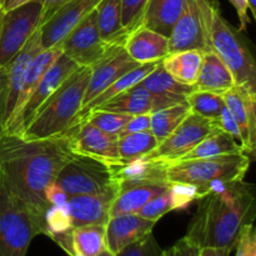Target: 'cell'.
<instances>
[{
	"instance_id": "obj_1",
	"label": "cell",
	"mask_w": 256,
	"mask_h": 256,
	"mask_svg": "<svg viewBox=\"0 0 256 256\" xmlns=\"http://www.w3.org/2000/svg\"><path fill=\"white\" fill-rule=\"evenodd\" d=\"M72 154L65 134L40 140L0 134V182L44 222L45 188Z\"/></svg>"
},
{
	"instance_id": "obj_2",
	"label": "cell",
	"mask_w": 256,
	"mask_h": 256,
	"mask_svg": "<svg viewBox=\"0 0 256 256\" xmlns=\"http://www.w3.org/2000/svg\"><path fill=\"white\" fill-rule=\"evenodd\" d=\"M202 196L185 236L202 249H234L242 228L252 222V186L244 180H214L202 190Z\"/></svg>"
},
{
	"instance_id": "obj_3",
	"label": "cell",
	"mask_w": 256,
	"mask_h": 256,
	"mask_svg": "<svg viewBox=\"0 0 256 256\" xmlns=\"http://www.w3.org/2000/svg\"><path fill=\"white\" fill-rule=\"evenodd\" d=\"M90 66H79L42 102L20 138L25 140L49 139L72 126L80 112L90 79Z\"/></svg>"
},
{
	"instance_id": "obj_4",
	"label": "cell",
	"mask_w": 256,
	"mask_h": 256,
	"mask_svg": "<svg viewBox=\"0 0 256 256\" xmlns=\"http://www.w3.org/2000/svg\"><path fill=\"white\" fill-rule=\"evenodd\" d=\"M40 234H45L44 222L0 182V256H26Z\"/></svg>"
},
{
	"instance_id": "obj_5",
	"label": "cell",
	"mask_w": 256,
	"mask_h": 256,
	"mask_svg": "<svg viewBox=\"0 0 256 256\" xmlns=\"http://www.w3.org/2000/svg\"><path fill=\"white\" fill-rule=\"evenodd\" d=\"M168 182H188L202 190L214 180L242 182L250 166V156L245 152L222 155L208 159L162 162Z\"/></svg>"
},
{
	"instance_id": "obj_6",
	"label": "cell",
	"mask_w": 256,
	"mask_h": 256,
	"mask_svg": "<svg viewBox=\"0 0 256 256\" xmlns=\"http://www.w3.org/2000/svg\"><path fill=\"white\" fill-rule=\"evenodd\" d=\"M209 40L212 52H216L234 76L235 85L256 92V66L252 52L225 22L219 9L212 4L209 14Z\"/></svg>"
},
{
	"instance_id": "obj_7",
	"label": "cell",
	"mask_w": 256,
	"mask_h": 256,
	"mask_svg": "<svg viewBox=\"0 0 256 256\" xmlns=\"http://www.w3.org/2000/svg\"><path fill=\"white\" fill-rule=\"evenodd\" d=\"M116 165L95 158L72 154L58 172L55 182L69 196L98 194L120 186Z\"/></svg>"
},
{
	"instance_id": "obj_8",
	"label": "cell",
	"mask_w": 256,
	"mask_h": 256,
	"mask_svg": "<svg viewBox=\"0 0 256 256\" xmlns=\"http://www.w3.org/2000/svg\"><path fill=\"white\" fill-rule=\"evenodd\" d=\"M42 0L0 12V66H5L42 24Z\"/></svg>"
},
{
	"instance_id": "obj_9",
	"label": "cell",
	"mask_w": 256,
	"mask_h": 256,
	"mask_svg": "<svg viewBox=\"0 0 256 256\" xmlns=\"http://www.w3.org/2000/svg\"><path fill=\"white\" fill-rule=\"evenodd\" d=\"M212 4L209 0H185L182 14L168 38L169 52L182 50H212L208 29Z\"/></svg>"
},
{
	"instance_id": "obj_10",
	"label": "cell",
	"mask_w": 256,
	"mask_h": 256,
	"mask_svg": "<svg viewBox=\"0 0 256 256\" xmlns=\"http://www.w3.org/2000/svg\"><path fill=\"white\" fill-rule=\"evenodd\" d=\"M216 128L214 120L190 112L184 120L152 152L144 156L155 162H172L194 149Z\"/></svg>"
},
{
	"instance_id": "obj_11",
	"label": "cell",
	"mask_w": 256,
	"mask_h": 256,
	"mask_svg": "<svg viewBox=\"0 0 256 256\" xmlns=\"http://www.w3.org/2000/svg\"><path fill=\"white\" fill-rule=\"evenodd\" d=\"M79 68V65L72 62L66 55H59L56 60L50 65L49 69L44 72L42 79L38 82L36 88L32 90V95L26 100L24 106L20 109V112L12 118L9 124L4 128L2 134H14L22 135L25 128L32 119L36 110L42 105V102L59 88V85L69 76L70 74L75 72Z\"/></svg>"
},
{
	"instance_id": "obj_12",
	"label": "cell",
	"mask_w": 256,
	"mask_h": 256,
	"mask_svg": "<svg viewBox=\"0 0 256 256\" xmlns=\"http://www.w3.org/2000/svg\"><path fill=\"white\" fill-rule=\"evenodd\" d=\"M112 46L114 45L105 42L100 36L95 9L74 29L70 30L58 45L62 54L70 58L79 66L90 68L99 62Z\"/></svg>"
},
{
	"instance_id": "obj_13",
	"label": "cell",
	"mask_w": 256,
	"mask_h": 256,
	"mask_svg": "<svg viewBox=\"0 0 256 256\" xmlns=\"http://www.w3.org/2000/svg\"><path fill=\"white\" fill-rule=\"evenodd\" d=\"M62 134L66 135L74 154L95 158L109 164H122L116 135L108 134L85 120L74 122Z\"/></svg>"
},
{
	"instance_id": "obj_14",
	"label": "cell",
	"mask_w": 256,
	"mask_h": 256,
	"mask_svg": "<svg viewBox=\"0 0 256 256\" xmlns=\"http://www.w3.org/2000/svg\"><path fill=\"white\" fill-rule=\"evenodd\" d=\"M99 2L100 0H69L62 5L50 19L39 26L42 49L56 48L68 32L88 16Z\"/></svg>"
},
{
	"instance_id": "obj_15",
	"label": "cell",
	"mask_w": 256,
	"mask_h": 256,
	"mask_svg": "<svg viewBox=\"0 0 256 256\" xmlns=\"http://www.w3.org/2000/svg\"><path fill=\"white\" fill-rule=\"evenodd\" d=\"M138 65L139 64L128 55L122 45H114L99 62L92 66L90 79L85 90L82 108L96 98L100 92H104L115 80L136 68Z\"/></svg>"
},
{
	"instance_id": "obj_16",
	"label": "cell",
	"mask_w": 256,
	"mask_h": 256,
	"mask_svg": "<svg viewBox=\"0 0 256 256\" xmlns=\"http://www.w3.org/2000/svg\"><path fill=\"white\" fill-rule=\"evenodd\" d=\"M225 106L236 122L242 134V149L246 154L254 152L256 142V92L234 85L222 94Z\"/></svg>"
},
{
	"instance_id": "obj_17",
	"label": "cell",
	"mask_w": 256,
	"mask_h": 256,
	"mask_svg": "<svg viewBox=\"0 0 256 256\" xmlns=\"http://www.w3.org/2000/svg\"><path fill=\"white\" fill-rule=\"evenodd\" d=\"M119 188H112L98 194L69 196L68 212L72 228L84 225H106L110 219V208L116 198Z\"/></svg>"
},
{
	"instance_id": "obj_18",
	"label": "cell",
	"mask_w": 256,
	"mask_h": 256,
	"mask_svg": "<svg viewBox=\"0 0 256 256\" xmlns=\"http://www.w3.org/2000/svg\"><path fill=\"white\" fill-rule=\"evenodd\" d=\"M156 222L144 219L138 214H122L112 216L105 225L106 249L116 254L128 245L152 232Z\"/></svg>"
},
{
	"instance_id": "obj_19",
	"label": "cell",
	"mask_w": 256,
	"mask_h": 256,
	"mask_svg": "<svg viewBox=\"0 0 256 256\" xmlns=\"http://www.w3.org/2000/svg\"><path fill=\"white\" fill-rule=\"evenodd\" d=\"M142 86L152 94L154 110L164 109L172 105L186 102V98L195 90L194 85H188L175 80L162 68V60L150 74L140 82Z\"/></svg>"
},
{
	"instance_id": "obj_20",
	"label": "cell",
	"mask_w": 256,
	"mask_h": 256,
	"mask_svg": "<svg viewBox=\"0 0 256 256\" xmlns=\"http://www.w3.org/2000/svg\"><path fill=\"white\" fill-rule=\"evenodd\" d=\"M42 49V42H40L39 29L30 36L26 44L22 46V49L5 65L8 74V96H6V106H5V116L2 129L12 118L14 112L15 105H16L18 98H19L20 89H22V79H24L25 72L29 66L30 62L39 54Z\"/></svg>"
},
{
	"instance_id": "obj_21",
	"label": "cell",
	"mask_w": 256,
	"mask_h": 256,
	"mask_svg": "<svg viewBox=\"0 0 256 256\" xmlns=\"http://www.w3.org/2000/svg\"><path fill=\"white\" fill-rule=\"evenodd\" d=\"M169 189L168 182H140L120 184L116 198L110 208V218L122 214H136L146 202Z\"/></svg>"
},
{
	"instance_id": "obj_22",
	"label": "cell",
	"mask_w": 256,
	"mask_h": 256,
	"mask_svg": "<svg viewBox=\"0 0 256 256\" xmlns=\"http://www.w3.org/2000/svg\"><path fill=\"white\" fill-rule=\"evenodd\" d=\"M122 48L138 64L159 62L169 52V39L154 30L139 26L125 38Z\"/></svg>"
},
{
	"instance_id": "obj_23",
	"label": "cell",
	"mask_w": 256,
	"mask_h": 256,
	"mask_svg": "<svg viewBox=\"0 0 256 256\" xmlns=\"http://www.w3.org/2000/svg\"><path fill=\"white\" fill-rule=\"evenodd\" d=\"M234 85V76L219 55L212 50L205 52L196 82L194 84L195 89L222 95Z\"/></svg>"
},
{
	"instance_id": "obj_24",
	"label": "cell",
	"mask_w": 256,
	"mask_h": 256,
	"mask_svg": "<svg viewBox=\"0 0 256 256\" xmlns=\"http://www.w3.org/2000/svg\"><path fill=\"white\" fill-rule=\"evenodd\" d=\"M185 0H148L140 26L169 38L172 26L182 14Z\"/></svg>"
},
{
	"instance_id": "obj_25",
	"label": "cell",
	"mask_w": 256,
	"mask_h": 256,
	"mask_svg": "<svg viewBox=\"0 0 256 256\" xmlns=\"http://www.w3.org/2000/svg\"><path fill=\"white\" fill-rule=\"evenodd\" d=\"M95 110H106V112H120L132 116L139 114H152L154 110V102H152V94L139 82L135 86L129 88L112 99L108 100Z\"/></svg>"
},
{
	"instance_id": "obj_26",
	"label": "cell",
	"mask_w": 256,
	"mask_h": 256,
	"mask_svg": "<svg viewBox=\"0 0 256 256\" xmlns=\"http://www.w3.org/2000/svg\"><path fill=\"white\" fill-rule=\"evenodd\" d=\"M245 152L242 145L224 130L215 128L209 135L204 138L194 149L190 150L188 154L178 159L176 162L182 160H195V159H208V158L222 156V155L240 154ZM246 154V152H245Z\"/></svg>"
},
{
	"instance_id": "obj_27",
	"label": "cell",
	"mask_w": 256,
	"mask_h": 256,
	"mask_svg": "<svg viewBox=\"0 0 256 256\" xmlns=\"http://www.w3.org/2000/svg\"><path fill=\"white\" fill-rule=\"evenodd\" d=\"M202 50H182V52H169L162 59V65L175 80L188 85H194L202 66Z\"/></svg>"
},
{
	"instance_id": "obj_28",
	"label": "cell",
	"mask_w": 256,
	"mask_h": 256,
	"mask_svg": "<svg viewBox=\"0 0 256 256\" xmlns=\"http://www.w3.org/2000/svg\"><path fill=\"white\" fill-rule=\"evenodd\" d=\"M159 62L139 64L136 68H134V69H132L130 72H128L126 74H124L122 76H120L119 79L115 80V82H112L110 86H108L104 92H102L96 98H94L92 102H88L86 105H84V106L80 109V112H78L75 120L80 119V118H82L84 115H86L88 112L98 109L100 105H102L104 102H106L108 100L112 99V98L116 96V95L120 94V92H125V90H128L129 88H132V86H135L136 84H139V82H142V80L144 79L148 74H150V72H152V70L156 68V65L159 64Z\"/></svg>"
},
{
	"instance_id": "obj_29",
	"label": "cell",
	"mask_w": 256,
	"mask_h": 256,
	"mask_svg": "<svg viewBox=\"0 0 256 256\" xmlns=\"http://www.w3.org/2000/svg\"><path fill=\"white\" fill-rule=\"evenodd\" d=\"M60 54H62V50H60L58 46L50 48V49L42 50V52H40L39 54H38L30 62L29 66H28L26 72H25L24 79H22V89H20L19 98H18L14 112H12L9 122L18 114V112H20V109L24 106L26 100L29 99V96L32 95V90L36 88L38 82H39V80L42 79V76L44 75V72H46V70L50 68V65H52V62L59 58ZM9 122H6V125L9 124ZM6 125H5V126H6Z\"/></svg>"
},
{
	"instance_id": "obj_30",
	"label": "cell",
	"mask_w": 256,
	"mask_h": 256,
	"mask_svg": "<svg viewBox=\"0 0 256 256\" xmlns=\"http://www.w3.org/2000/svg\"><path fill=\"white\" fill-rule=\"evenodd\" d=\"M95 12L102 39L110 45H122L125 36L122 29V0H100Z\"/></svg>"
},
{
	"instance_id": "obj_31",
	"label": "cell",
	"mask_w": 256,
	"mask_h": 256,
	"mask_svg": "<svg viewBox=\"0 0 256 256\" xmlns=\"http://www.w3.org/2000/svg\"><path fill=\"white\" fill-rule=\"evenodd\" d=\"M72 236L74 252L80 256H96L106 249L105 225L72 228Z\"/></svg>"
},
{
	"instance_id": "obj_32",
	"label": "cell",
	"mask_w": 256,
	"mask_h": 256,
	"mask_svg": "<svg viewBox=\"0 0 256 256\" xmlns=\"http://www.w3.org/2000/svg\"><path fill=\"white\" fill-rule=\"evenodd\" d=\"M159 142L150 130L142 132H132L118 136V152L122 162L140 159L146 156L158 146Z\"/></svg>"
},
{
	"instance_id": "obj_33",
	"label": "cell",
	"mask_w": 256,
	"mask_h": 256,
	"mask_svg": "<svg viewBox=\"0 0 256 256\" xmlns=\"http://www.w3.org/2000/svg\"><path fill=\"white\" fill-rule=\"evenodd\" d=\"M190 112L186 102L155 110L150 114V132L162 142Z\"/></svg>"
},
{
	"instance_id": "obj_34",
	"label": "cell",
	"mask_w": 256,
	"mask_h": 256,
	"mask_svg": "<svg viewBox=\"0 0 256 256\" xmlns=\"http://www.w3.org/2000/svg\"><path fill=\"white\" fill-rule=\"evenodd\" d=\"M186 104L192 112L214 122L220 116V112L225 108L222 95L196 89L186 98Z\"/></svg>"
},
{
	"instance_id": "obj_35",
	"label": "cell",
	"mask_w": 256,
	"mask_h": 256,
	"mask_svg": "<svg viewBox=\"0 0 256 256\" xmlns=\"http://www.w3.org/2000/svg\"><path fill=\"white\" fill-rule=\"evenodd\" d=\"M130 118H132V115L128 114L106 112V110H92V112H88L86 115H84L80 119H76L75 122L85 120V122L96 126L98 129L118 136L122 130V128L125 126V124L130 120Z\"/></svg>"
},
{
	"instance_id": "obj_36",
	"label": "cell",
	"mask_w": 256,
	"mask_h": 256,
	"mask_svg": "<svg viewBox=\"0 0 256 256\" xmlns=\"http://www.w3.org/2000/svg\"><path fill=\"white\" fill-rule=\"evenodd\" d=\"M169 195L172 212L186 209L194 200L202 199L199 188L188 182H169Z\"/></svg>"
},
{
	"instance_id": "obj_37",
	"label": "cell",
	"mask_w": 256,
	"mask_h": 256,
	"mask_svg": "<svg viewBox=\"0 0 256 256\" xmlns=\"http://www.w3.org/2000/svg\"><path fill=\"white\" fill-rule=\"evenodd\" d=\"M148 0H122V29L126 38L140 26Z\"/></svg>"
},
{
	"instance_id": "obj_38",
	"label": "cell",
	"mask_w": 256,
	"mask_h": 256,
	"mask_svg": "<svg viewBox=\"0 0 256 256\" xmlns=\"http://www.w3.org/2000/svg\"><path fill=\"white\" fill-rule=\"evenodd\" d=\"M115 256H162V249L158 244L152 232H150L142 239L120 250Z\"/></svg>"
},
{
	"instance_id": "obj_39",
	"label": "cell",
	"mask_w": 256,
	"mask_h": 256,
	"mask_svg": "<svg viewBox=\"0 0 256 256\" xmlns=\"http://www.w3.org/2000/svg\"><path fill=\"white\" fill-rule=\"evenodd\" d=\"M172 212V204H170V195L169 189L162 194L158 195L154 199L150 200L149 202L144 205L140 210H138L136 214L144 219L152 220L156 222L158 220L162 219L166 212Z\"/></svg>"
},
{
	"instance_id": "obj_40",
	"label": "cell",
	"mask_w": 256,
	"mask_h": 256,
	"mask_svg": "<svg viewBox=\"0 0 256 256\" xmlns=\"http://www.w3.org/2000/svg\"><path fill=\"white\" fill-rule=\"evenodd\" d=\"M236 256H256V232L254 222H250L242 228L238 236Z\"/></svg>"
},
{
	"instance_id": "obj_41",
	"label": "cell",
	"mask_w": 256,
	"mask_h": 256,
	"mask_svg": "<svg viewBox=\"0 0 256 256\" xmlns=\"http://www.w3.org/2000/svg\"><path fill=\"white\" fill-rule=\"evenodd\" d=\"M200 252L202 248L184 236L168 250H162V256H200Z\"/></svg>"
},
{
	"instance_id": "obj_42",
	"label": "cell",
	"mask_w": 256,
	"mask_h": 256,
	"mask_svg": "<svg viewBox=\"0 0 256 256\" xmlns=\"http://www.w3.org/2000/svg\"><path fill=\"white\" fill-rule=\"evenodd\" d=\"M215 125H216L219 129L224 130L225 132H228L229 135H232L240 145H242V134H240L239 126H238L236 122L234 120V118L232 116L230 112L228 110V108L225 106L224 109L220 112V116L215 120Z\"/></svg>"
},
{
	"instance_id": "obj_43",
	"label": "cell",
	"mask_w": 256,
	"mask_h": 256,
	"mask_svg": "<svg viewBox=\"0 0 256 256\" xmlns=\"http://www.w3.org/2000/svg\"><path fill=\"white\" fill-rule=\"evenodd\" d=\"M44 196L48 204L52 206H68L69 195L62 189V186L55 180L45 188Z\"/></svg>"
},
{
	"instance_id": "obj_44",
	"label": "cell",
	"mask_w": 256,
	"mask_h": 256,
	"mask_svg": "<svg viewBox=\"0 0 256 256\" xmlns=\"http://www.w3.org/2000/svg\"><path fill=\"white\" fill-rule=\"evenodd\" d=\"M148 130H150V114L132 115L118 136L125 134H132V132H148Z\"/></svg>"
},
{
	"instance_id": "obj_45",
	"label": "cell",
	"mask_w": 256,
	"mask_h": 256,
	"mask_svg": "<svg viewBox=\"0 0 256 256\" xmlns=\"http://www.w3.org/2000/svg\"><path fill=\"white\" fill-rule=\"evenodd\" d=\"M8 96V74L5 66H0V132L4 124L5 106Z\"/></svg>"
},
{
	"instance_id": "obj_46",
	"label": "cell",
	"mask_w": 256,
	"mask_h": 256,
	"mask_svg": "<svg viewBox=\"0 0 256 256\" xmlns=\"http://www.w3.org/2000/svg\"><path fill=\"white\" fill-rule=\"evenodd\" d=\"M232 4L234 9L236 10L238 18L240 22V30H246V26L250 22L249 18V5L246 0H229Z\"/></svg>"
},
{
	"instance_id": "obj_47",
	"label": "cell",
	"mask_w": 256,
	"mask_h": 256,
	"mask_svg": "<svg viewBox=\"0 0 256 256\" xmlns=\"http://www.w3.org/2000/svg\"><path fill=\"white\" fill-rule=\"evenodd\" d=\"M68 2H69V0H42V24L46 22L48 19H50V18H52L62 5L66 4Z\"/></svg>"
},
{
	"instance_id": "obj_48",
	"label": "cell",
	"mask_w": 256,
	"mask_h": 256,
	"mask_svg": "<svg viewBox=\"0 0 256 256\" xmlns=\"http://www.w3.org/2000/svg\"><path fill=\"white\" fill-rule=\"evenodd\" d=\"M232 252L230 248H202L200 256H230Z\"/></svg>"
},
{
	"instance_id": "obj_49",
	"label": "cell",
	"mask_w": 256,
	"mask_h": 256,
	"mask_svg": "<svg viewBox=\"0 0 256 256\" xmlns=\"http://www.w3.org/2000/svg\"><path fill=\"white\" fill-rule=\"evenodd\" d=\"M29 2H32V0H0V12L15 9V8L26 4Z\"/></svg>"
},
{
	"instance_id": "obj_50",
	"label": "cell",
	"mask_w": 256,
	"mask_h": 256,
	"mask_svg": "<svg viewBox=\"0 0 256 256\" xmlns=\"http://www.w3.org/2000/svg\"><path fill=\"white\" fill-rule=\"evenodd\" d=\"M249 5V12H252V18H256V0H246Z\"/></svg>"
},
{
	"instance_id": "obj_51",
	"label": "cell",
	"mask_w": 256,
	"mask_h": 256,
	"mask_svg": "<svg viewBox=\"0 0 256 256\" xmlns=\"http://www.w3.org/2000/svg\"><path fill=\"white\" fill-rule=\"evenodd\" d=\"M96 256H115V255L112 254V252H110L109 250H108V249H105L104 252H100V254H99V255H96Z\"/></svg>"
},
{
	"instance_id": "obj_52",
	"label": "cell",
	"mask_w": 256,
	"mask_h": 256,
	"mask_svg": "<svg viewBox=\"0 0 256 256\" xmlns=\"http://www.w3.org/2000/svg\"><path fill=\"white\" fill-rule=\"evenodd\" d=\"M74 256H80V255H78V254H75V255H74Z\"/></svg>"
},
{
	"instance_id": "obj_53",
	"label": "cell",
	"mask_w": 256,
	"mask_h": 256,
	"mask_svg": "<svg viewBox=\"0 0 256 256\" xmlns=\"http://www.w3.org/2000/svg\"><path fill=\"white\" fill-rule=\"evenodd\" d=\"M0 134H2V132H0Z\"/></svg>"
}]
</instances>
